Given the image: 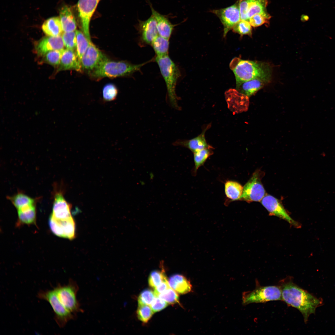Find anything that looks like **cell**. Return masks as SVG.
Segmentation results:
<instances>
[{"label":"cell","instance_id":"6da1fadb","mask_svg":"<svg viewBox=\"0 0 335 335\" xmlns=\"http://www.w3.org/2000/svg\"><path fill=\"white\" fill-rule=\"evenodd\" d=\"M282 300L288 305L298 309L307 322L309 316L314 314L316 308L321 305L322 301L318 299L293 282L291 278L280 281Z\"/></svg>","mask_w":335,"mask_h":335},{"label":"cell","instance_id":"7a4b0ae2","mask_svg":"<svg viewBox=\"0 0 335 335\" xmlns=\"http://www.w3.org/2000/svg\"><path fill=\"white\" fill-rule=\"evenodd\" d=\"M230 66L235 76L236 85L256 78L269 81L270 79L271 68L269 65L265 62L235 57L231 61Z\"/></svg>","mask_w":335,"mask_h":335},{"label":"cell","instance_id":"3957f363","mask_svg":"<svg viewBox=\"0 0 335 335\" xmlns=\"http://www.w3.org/2000/svg\"><path fill=\"white\" fill-rule=\"evenodd\" d=\"M155 60L166 84L167 90V101L171 107L179 109L178 98L176 93V88L180 75L179 70L168 55L156 56Z\"/></svg>","mask_w":335,"mask_h":335},{"label":"cell","instance_id":"277c9868","mask_svg":"<svg viewBox=\"0 0 335 335\" xmlns=\"http://www.w3.org/2000/svg\"><path fill=\"white\" fill-rule=\"evenodd\" d=\"M147 63L135 65L124 61L111 60L105 58L91 71V75L96 78H114L128 75L138 71Z\"/></svg>","mask_w":335,"mask_h":335},{"label":"cell","instance_id":"5b68a950","mask_svg":"<svg viewBox=\"0 0 335 335\" xmlns=\"http://www.w3.org/2000/svg\"><path fill=\"white\" fill-rule=\"evenodd\" d=\"M252 291L244 292L242 295L244 305L251 303H264L282 300V292L279 286H261L258 282Z\"/></svg>","mask_w":335,"mask_h":335},{"label":"cell","instance_id":"8992f818","mask_svg":"<svg viewBox=\"0 0 335 335\" xmlns=\"http://www.w3.org/2000/svg\"><path fill=\"white\" fill-rule=\"evenodd\" d=\"M37 297L49 303L54 312V320L60 328H63L69 321L75 318V315L67 310L61 302L54 288L52 290H40Z\"/></svg>","mask_w":335,"mask_h":335},{"label":"cell","instance_id":"52a82bcc","mask_svg":"<svg viewBox=\"0 0 335 335\" xmlns=\"http://www.w3.org/2000/svg\"><path fill=\"white\" fill-rule=\"evenodd\" d=\"M61 302L65 307L73 314L82 312L76 297L78 287L76 282L70 279L67 285L58 284L54 288Z\"/></svg>","mask_w":335,"mask_h":335},{"label":"cell","instance_id":"ba28073f","mask_svg":"<svg viewBox=\"0 0 335 335\" xmlns=\"http://www.w3.org/2000/svg\"><path fill=\"white\" fill-rule=\"evenodd\" d=\"M263 172L259 170L255 171L243 187L240 200L248 202H260L266 195V191L261 181Z\"/></svg>","mask_w":335,"mask_h":335},{"label":"cell","instance_id":"9c48e42d","mask_svg":"<svg viewBox=\"0 0 335 335\" xmlns=\"http://www.w3.org/2000/svg\"><path fill=\"white\" fill-rule=\"evenodd\" d=\"M219 19L223 26L224 37L240 20V14L239 2L237 0L234 4L226 8L211 11Z\"/></svg>","mask_w":335,"mask_h":335},{"label":"cell","instance_id":"30bf717a","mask_svg":"<svg viewBox=\"0 0 335 335\" xmlns=\"http://www.w3.org/2000/svg\"><path fill=\"white\" fill-rule=\"evenodd\" d=\"M99 1L79 0L77 4L83 32L90 41H91L89 31L90 23Z\"/></svg>","mask_w":335,"mask_h":335},{"label":"cell","instance_id":"8fae6325","mask_svg":"<svg viewBox=\"0 0 335 335\" xmlns=\"http://www.w3.org/2000/svg\"><path fill=\"white\" fill-rule=\"evenodd\" d=\"M261 202L270 215L282 218L296 227L301 226L299 223L290 216L280 201L274 196L266 194Z\"/></svg>","mask_w":335,"mask_h":335},{"label":"cell","instance_id":"7c38bea8","mask_svg":"<svg viewBox=\"0 0 335 335\" xmlns=\"http://www.w3.org/2000/svg\"><path fill=\"white\" fill-rule=\"evenodd\" d=\"M49 224L52 233L56 236L69 239L75 238V225L72 217L65 219L58 220L51 216Z\"/></svg>","mask_w":335,"mask_h":335},{"label":"cell","instance_id":"4fadbf2b","mask_svg":"<svg viewBox=\"0 0 335 335\" xmlns=\"http://www.w3.org/2000/svg\"><path fill=\"white\" fill-rule=\"evenodd\" d=\"M105 58L106 57L92 41L90 42L87 49L81 60L82 67L83 69L91 71Z\"/></svg>","mask_w":335,"mask_h":335},{"label":"cell","instance_id":"5bb4252c","mask_svg":"<svg viewBox=\"0 0 335 335\" xmlns=\"http://www.w3.org/2000/svg\"><path fill=\"white\" fill-rule=\"evenodd\" d=\"M64 44L62 36H48L42 38L35 46V50L40 56H43L48 52L54 50H62Z\"/></svg>","mask_w":335,"mask_h":335},{"label":"cell","instance_id":"9a60e30c","mask_svg":"<svg viewBox=\"0 0 335 335\" xmlns=\"http://www.w3.org/2000/svg\"><path fill=\"white\" fill-rule=\"evenodd\" d=\"M71 206L64 198L62 193L56 192L54 196L52 213L51 216L56 219L63 220L72 217Z\"/></svg>","mask_w":335,"mask_h":335},{"label":"cell","instance_id":"2e32d148","mask_svg":"<svg viewBox=\"0 0 335 335\" xmlns=\"http://www.w3.org/2000/svg\"><path fill=\"white\" fill-rule=\"evenodd\" d=\"M137 27L141 40L146 44H151L153 40L159 35L156 22L152 14L145 20H139Z\"/></svg>","mask_w":335,"mask_h":335},{"label":"cell","instance_id":"e0dca14e","mask_svg":"<svg viewBox=\"0 0 335 335\" xmlns=\"http://www.w3.org/2000/svg\"><path fill=\"white\" fill-rule=\"evenodd\" d=\"M210 127L208 125L204 129L203 132L198 136L190 140L178 139L173 143L174 146H181L186 148L193 153L211 146L208 145L205 138V133Z\"/></svg>","mask_w":335,"mask_h":335},{"label":"cell","instance_id":"ac0fdd59","mask_svg":"<svg viewBox=\"0 0 335 335\" xmlns=\"http://www.w3.org/2000/svg\"><path fill=\"white\" fill-rule=\"evenodd\" d=\"M59 70L74 69L80 71L81 63L74 50L66 49L62 51Z\"/></svg>","mask_w":335,"mask_h":335},{"label":"cell","instance_id":"d6986e66","mask_svg":"<svg viewBox=\"0 0 335 335\" xmlns=\"http://www.w3.org/2000/svg\"><path fill=\"white\" fill-rule=\"evenodd\" d=\"M152 14L154 17L157 24L159 35L169 39L175 25L172 24L168 18L155 11L151 4H150Z\"/></svg>","mask_w":335,"mask_h":335},{"label":"cell","instance_id":"ffe728a7","mask_svg":"<svg viewBox=\"0 0 335 335\" xmlns=\"http://www.w3.org/2000/svg\"><path fill=\"white\" fill-rule=\"evenodd\" d=\"M269 82L260 78L253 79L236 85L237 90L249 97L256 93Z\"/></svg>","mask_w":335,"mask_h":335},{"label":"cell","instance_id":"44dd1931","mask_svg":"<svg viewBox=\"0 0 335 335\" xmlns=\"http://www.w3.org/2000/svg\"><path fill=\"white\" fill-rule=\"evenodd\" d=\"M168 282L170 287L178 293L185 294L192 289L190 281L181 275L175 274L170 276Z\"/></svg>","mask_w":335,"mask_h":335},{"label":"cell","instance_id":"7402d4cb","mask_svg":"<svg viewBox=\"0 0 335 335\" xmlns=\"http://www.w3.org/2000/svg\"><path fill=\"white\" fill-rule=\"evenodd\" d=\"M60 19L63 31L71 32L76 30L77 24L70 8L65 6L60 11Z\"/></svg>","mask_w":335,"mask_h":335},{"label":"cell","instance_id":"603a6c76","mask_svg":"<svg viewBox=\"0 0 335 335\" xmlns=\"http://www.w3.org/2000/svg\"><path fill=\"white\" fill-rule=\"evenodd\" d=\"M42 28L44 33L48 36H60L63 31L60 19L58 17H51L45 20Z\"/></svg>","mask_w":335,"mask_h":335},{"label":"cell","instance_id":"cb8c5ba5","mask_svg":"<svg viewBox=\"0 0 335 335\" xmlns=\"http://www.w3.org/2000/svg\"><path fill=\"white\" fill-rule=\"evenodd\" d=\"M243 190V187L237 182L229 181L225 183V194L232 201L240 200Z\"/></svg>","mask_w":335,"mask_h":335},{"label":"cell","instance_id":"d4e9b609","mask_svg":"<svg viewBox=\"0 0 335 335\" xmlns=\"http://www.w3.org/2000/svg\"><path fill=\"white\" fill-rule=\"evenodd\" d=\"M248 1L247 16L248 20L256 14H268L266 10L268 3L267 0H248Z\"/></svg>","mask_w":335,"mask_h":335},{"label":"cell","instance_id":"484cf974","mask_svg":"<svg viewBox=\"0 0 335 335\" xmlns=\"http://www.w3.org/2000/svg\"><path fill=\"white\" fill-rule=\"evenodd\" d=\"M18 219L21 223L31 224L34 223L36 218L35 204L18 210Z\"/></svg>","mask_w":335,"mask_h":335},{"label":"cell","instance_id":"4316f807","mask_svg":"<svg viewBox=\"0 0 335 335\" xmlns=\"http://www.w3.org/2000/svg\"><path fill=\"white\" fill-rule=\"evenodd\" d=\"M7 198L17 209L19 210L35 204V200L24 194L19 193Z\"/></svg>","mask_w":335,"mask_h":335},{"label":"cell","instance_id":"83f0119b","mask_svg":"<svg viewBox=\"0 0 335 335\" xmlns=\"http://www.w3.org/2000/svg\"><path fill=\"white\" fill-rule=\"evenodd\" d=\"M151 44L157 56L168 55L169 39L159 35L153 40Z\"/></svg>","mask_w":335,"mask_h":335},{"label":"cell","instance_id":"f1b7e54d","mask_svg":"<svg viewBox=\"0 0 335 335\" xmlns=\"http://www.w3.org/2000/svg\"><path fill=\"white\" fill-rule=\"evenodd\" d=\"M76 55L80 62L81 58L87 49L90 42L83 32L76 30Z\"/></svg>","mask_w":335,"mask_h":335},{"label":"cell","instance_id":"f546056e","mask_svg":"<svg viewBox=\"0 0 335 335\" xmlns=\"http://www.w3.org/2000/svg\"><path fill=\"white\" fill-rule=\"evenodd\" d=\"M212 148L211 146L193 153L195 165L194 172H196L198 169L204 164L208 158L213 154L212 150Z\"/></svg>","mask_w":335,"mask_h":335},{"label":"cell","instance_id":"4dcf8cb0","mask_svg":"<svg viewBox=\"0 0 335 335\" xmlns=\"http://www.w3.org/2000/svg\"><path fill=\"white\" fill-rule=\"evenodd\" d=\"M233 31L241 36L247 35L251 36L252 34V26L248 21L240 20L232 29Z\"/></svg>","mask_w":335,"mask_h":335},{"label":"cell","instance_id":"1f68e13d","mask_svg":"<svg viewBox=\"0 0 335 335\" xmlns=\"http://www.w3.org/2000/svg\"><path fill=\"white\" fill-rule=\"evenodd\" d=\"M166 279V277L163 270H153L150 274L149 284L150 286L155 288Z\"/></svg>","mask_w":335,"mask_h":335},{"label":"cell","instance_id":"d6a6232c","mask_svg":"<svg viewBox=\"0 0 335 335\" xmlns=\"http://www.w3.org/2000/svg\"><path fill=\"white\" fill-rule=\"evenodd\" d=\"M63 51L54 50L48 52L43 56L44 61L53 66L59 65Z\"/></svg>","mask_w":335,"mask_h":335},{"label":"cell","instance_id":"836d02e7","mask_svg":"<svg viewBox=\"0 0 335 335\" xmlns=\"http://www.w3.org/2000/svg\"><path fill=\"white\" fill-rule=\"evenodd\" d=\"M150 306L148 305H138L137 314L139 319L144 323H147L154 314Z\"/></svg>","mask_w":335,"mask_h":335},{"label":"cell","instance_id":"e575fe53","mask_svg":"<svg viewBox=\"0 0 335 335\" xmlns=\"http://www.w3.org/2000/svg\"><path fill=\"white\" fill-rule=\"evenodd\" d=\"M118 91L116 86L112 83H108L105 85L102 90L103 99L106 101H111L115 99L117 97Z\"/></svg>","mask_w":335,"mask_h":335},{"label":"cell","instance_id":"d590c367","mask_svg":"<svg viewBox=\"0 0 335 335\" xmlns=\"http://www.w3.org/2000/svg\"><path fill=\"white\" fill-rule=\"evenodd\" d=\"M62 36L64 45L66 49L74 51L76 46V31L64 32Z\"/></svg>","mask_w":335,"mask_h":335},{"label":"cell","instance_id":"8d00e7d4","mask_svg":"<svg viewBox=\"0 0 335 335\" xmlns=\"http://www.w3.org/2000/svg\"><path fill=\"white\" fill-rule=\"evenodd\" d=\"M169 304H174L179 302L178 294L172 288H170L157 296Z\"/></svg>","mask_w":335,"mask_h":335},{"label":"cell","instance_id":"74e56055","mask_svg":"<svg viewBox=\"0 0 335 335\" xmlns=\"http://www.w3.org/2000/svg\"><path fill=\"white\" fill-rule=\"evenodd\" d=\"M155 297L154 292L151 290L147 289L143 290L138 298V305L150 306Z\"/></svg>","mask_w":335,"mask_h":335},{"label":"cell","instance_id":"f35d334b","mask_svg":"<svg viewBox=\"0 0 335 335\" xmlns=\"http://www.w3.org/2000/svg\"><path fill=\"white\" fill-rule=\"evenodd\" d=\"M270 17L269 14H257L252 16L249 19V22L252 26L256 27L268 23Z\"/></svg>","mask_w":335,"mask_h":335},{"label":"cell","instance_id":"ab89813d","mask_svg":"<svg viewBox=\"0 0 335 335\" xmlns=\"http://www.w3.org/2000/svg\"><path fill=\"white\" fill-rule=\"evenodd\" d=\"M168 304V303L158 297L155 296L150 306L154 313L163 310L167 306Z\"/></svg>","mask_w":335,"mask_h":335},{"label":"cell","instance_id":"60d3db41","mask_svg":"<svg viewBox=\"0 0 335 335\" xmlns=\"http://www.w3.org/2000/svg\"><path fill=\"white\" fill-rule=\"evenodd\" d=\"M171 288L167 279L163 281L159 285L154 288V292L155 296L166 291Z\"/></svg>","mask_w":335,"mask_h":335}]
</instances>
